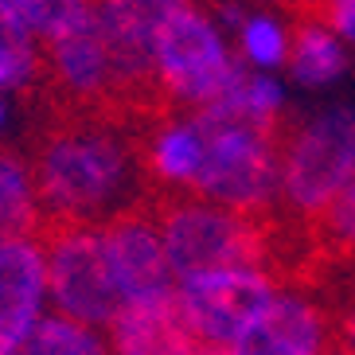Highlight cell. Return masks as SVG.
<instances>
[{"mask_svg": "<svg viewBox=\"0 0 355 355\" xmlns=\"http://www.w3.org/2000/svg\"><path fill=\"white\" fill-rule=\"evenodd\" d=\"M28 160L40 223L102 227L148 199L137 129L90 114H35Z\"/></svg>", "mask_w": 355, "mask_h": 355, "instance_id": "obj_1", "label": "cell"}, {"mask_svg": "<svg viewBox=\"0 0 355 355\" xmlns=\"http://www.w3.org/2000/svg\"><path fill=\"white\" fill-rule=\"evenodd\" d=\"M203 129V164L191 191L230 211H261L277 203L282 141L289 117H191Z\"/></svg>", "mask_w": 355, "mask_h": 355, "instance_id": "obj_2", "label": "cell"}, {"mask_svg": "<svg viewBox=\"0 0 355 355\" xmlns=\"http://www.w3.org/2000/svg\"><path fill=\"white\" fill-rule=\"evenodd\" d=\"M160 227L172 273L188 277L219 266H254L266 258V207L230 211L196 191H153L145 199Z\"/></svg>", "mask_w": 355, "mask_h": 355, "instance_id": "obj_3", "label": "cell"}, {"mask_svg": "<svg viewBox=\"0 0 355 355\" xmlns=\"http://www.w3.org/2000/svg\"><path fill=\"white\" fill-rule=\"evenodd\" d=\"M153 55H157L160 83H164L168 98L176 105V114L184 117H196L203 110H211L215 102H223L246 74L227 55L215 24L196 4L172 12L160 24Z\"/></svg>", "mask_w": 355, "mask_h": 355, "instance_id": "obj_4", "label": "cell"}, {"mask_svg": "<svg viewBox=\"0 0 355 355\" xmlns=\"http://www.w3.org/2000/svg\"><path fill=\"white\" fill-rule=\"evenodd\" d=\"M355 172V110H332L313 121L285 125L277 203L313 219Z\"/></svg>", "mask_w": 355, "mask_h": 355, "instance_id": "obj_5", "label": "cell"}, {"mask_svg": "<svg viewBox=\"0 0 355 355\" xmlns=\"http://www.w3.org/2000/svg\"><path fill=\"white\" fill-rule=\"evenodd\" d=\"M35 239L47 254V297L63 316L90 328H110L121 313V293L110 277L102 227L40 223Z\"/></svg>", "mask_w": 355, "mask_h": 355, "instance_id": "obj_6", "label": "cell"}, {"mask_svg": "<svg viewBox=\"0 0 355 355\" xmlns=\"http://www.w3.org/2000/svg\"><path fill=\"white\" fill-rule=\"evenodd\" d=\"M277 297V282L254 266H219L176 282V301L199 344L227 347Z\"/></svg>", "mask_w": 355, "mask_h": 355, "instance_id": "obj_7", "label": "cell"}, {"mask_svg": "<svg viewBox=\"0 0 355 355\" xmlns=\"http://www.w3.org/2000/svg\"><path fill=\"white\" fill-rule=\"evenodd\" d=\"M102 242L110 277L121 293V309L133 301H153V297L176 293V273H172L164 239H160V227L148 203L102 223Z\"/></svg>", "mask_w": 355, "mask_h": 355, "instance_id": "obj_8", "label": "cell"}, {"mask_svg": "<svg viewBox=\"0 0 355 355\" xmlns=\"http://www.w3.org/2000/svg\"><path fill=\"white\" fill-rule=\"evenodd\" d=\"M332 347V316L293 289H277L223 355H324Z\"/></svg>", "mask_w": 355, "mask_h": 355, "instance_id": "obj_9", "label": "cell"}, {"mask_svg": "<svg viewBox=\"0 0 355 355\" xmlns=\"http://www.w3.org/2000/svg\"><path fill=\"white\" fill-rule=\"evenodd\" d=\"M47 304V254L40 239L0 242V355H12Z\"/></svg>", "mask_w": 355, "mask_h": 355, "instance_id": "obj_10", "label": "cell"}, {"mask_svg": "<svg viewBox=\"0 0 355 355\" xmlns=\"http://www.w3.org/2000/svg\"><path fill=\"white\" fill-rule=\"evenodd\" d=\"M110 355H199V336L180 313L176 293L133 301L105 328Z\"/></svg>", "mask_w": 355, "mask_h": 355, "instance_id": "obj_11", "label": "cell"}, {"mask_svg": "<svg viewBox=\"0 0 355 355\" xmlns=\"http://www.w3.org/2000/svg\"><path fill=\"white\" fill-rule=\"evenodd\" d=\"M40 230V196L28 153L0 145V242L35 239Z\"/></svg>", "mask_w": 355, "mask_h": 355, "instance_id": "obj_12", "label": "cell"}, {"mask_svg": "<svg viewBox=\"0 0 355 355\" xmlns=\"http://www.w3.org/2000/svg\"><path fill=\"white\" fill-rule=\"evenodd\" d=\"M285 63H289L297 83L320 86V83H332L336 74H344L347 55L328 28H320V24H313V20H297L293 24V35H289Z\"/></svg>", "mask_w": 355, "mask_h": 355, "instance_id": "obj_13", "label": "cell"}, {"mask_svg": "<svg viewBox=\"0 0 355 355\" xmlns=\"http://www.w3.org/2000/svg\"><path fill=\"white\" fill-rule=\"evenodd\" d=\"M12 355H110V340L102 328L78 324L63 313H43Z\"/></svg>", "mask_w": 355, "mask_h": 355, "instance_id": "obj_14", "label": "cell"}, {"mask_svg": "<svg viewBox=\"0 0 355 355\" xmlns=\"http://www.w3.org/2000/svg\"><path fill=\"white\" fill-rule=\"evenodd\" d=\"M313 230H316V239H320L324 254L336 266H344V261L355 258V172L344 188L336 191L332 203L320 215H313Z\"/></svg>", "mask_w": 355, "mask_h": 355, "instance_id": "obj_15", "label": "cell"}, {"mask_svg": "<svg viewBox=\"0 0 355 355\" xmlns=\"http://www.w3.org/2000/svg\"><path fill=\"white\" fill-rule=\"evenodd\" d=\"M4 4L20 20L24 32L32 35V43H43L51 35L67 32L90 8V0H4Z\"/></svg>", "mask_w": 355, "mask_h": 355, "instance_id": "obj_16", "label": "cell"}, {"mask_svg": "<svg viewBox=\"0 0 355 355\" xmlns=\"http://www.w3.org/2000/svg\"><path fill=\"white\" fill-rule=\"evenodd\" d=\"M239 47L254 67H277V63H285L289 40H285V32L273 20H266V16H246L239 28Z\"/></svg>", "mask_w": 355, "mask_h": 355, "instance_id": "obj_17", "label": "cell"}, {"mask_svg": "<svg viewBox=\"0 0 355 355\" xmlns=\"http://www.w3.org/2000/svg\"><path fill=\"white\" fill-rule=\"evenodd\" d=\"M40 78V47L32 40H0V90H32Z\"/></svg>", "mask_w": 355, "mask_h": 355, "instance_id": "obj_18", "label": "cell"}, {"mask_svg": "<svg viewBox=\"0 0 355 355\" xmlns=\"http://www.w3.org/2000/svg\"><path fill=\"white\" fill-rule=\"evenodd\" d=\"M324 355H355V352H347V347H340V344H332V347H328V352H324Z\"/></svg>", "mask_w": 355, "mask_h": 355, "instance_id": "obj_19", "label": "cell"}, {"mask_svg": "<svg viewBox=\"0 0 355 355\" xmlns=\"http://www.w3.org/2000/svg\"><path fill=\"white\" fill-rule=\"evenodd\" d=\"M0 125H4V102H0Z\"/></svg>", "mask_w": 355, "mask_h": 355, "instance_id": "obj_20", "label": "cell"}]
</instances>
